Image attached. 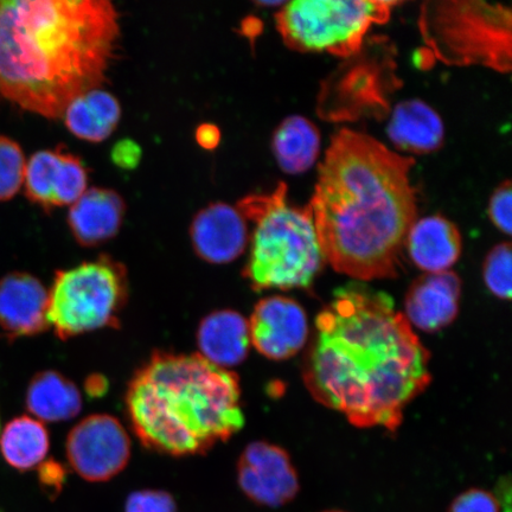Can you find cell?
<instances>
[{
    "label": "cell",
    "mask_w": 512,
    "mask_h": 512,
    "mask_svg": "<svg viewBox=\"0 0 512 512\" xmlns=\"http://www.w3.org/2000/svg\"><path fill=\"white\" fill-rule=\"evenodd\" d=\"M430 361L393 299L354 283L319 313L304 382L313 399L350 424L395 432L405 408L430 386Z\"/></svg>",
    "instance_id": "obj_1"
},
{
    "label": "cell",
    "mask_w": 512,
    "mask_h": 512,
    "mask_svg": "<svg viewBox=\"0 0 512 512\" xmlns=\"http://www.w3.org/2000/svg\"><path fill=\"white\" fill-rule=\"evenodd\" d=\"M411 156L343 128L319 166L309 204L319 246L338 273L358 281L399 274L407 235L418 220Z\"/></svg>",
    "instance_id": "obj_2"
},
{
    "label": "cell",
    "mask_w": 512,
    "mask_h": 512,
    "mask_svg": "<svg viewBox=\"0 0 512 512\" xmlns=\"http://www.w3.org/2000/svg\"><path fill=\"white\" fill-rule=\"evenodd\" d=\"M120 38L108 0H0V95L48 119L99 88Z\"/></svg>",
    "instance_id": "obj_3"
},
{
    "label": "cell",
    "mask_w": 512,
    "mask_h": 512,
    "mask_svg": "<svg viewBox=\"0 0 512 512\" xmlns=\"http://www.w3.org/2000/svg\"><path fill=\"white\" fill-rule=\"evenodd\" d=\"M125 407L140 444L170 457L206 454L245 426L239 376L198 354L152 352L128 382Z\"/></svg>",
    "instance_id": "obj_4"
},
{
    "label": "cell",
    "mask_w": 512,
    "mask_h": 512,
    "mask_svg": "<svg viewBox=\"0 0 512 512\" xmlns=\"http://www.w3.org/2000/svg\"><path fill=\"white\" fill-rule=\"evenodd\" d=\"M280 183L270 194L249 195L238 203L254 223L251 253L243 277L254 291L293 290L313 284L325 265L309 206H291Z\"/></svg>",
    "instance_id": "obj_5"
},
{
    "label": "cell",
    "mask_w": 512,
    "mask_h": 512,
    "mask_svg": "<svg viewBox=\"0 0 512 512\" xmlns=\"http://www.w3.org/2000/svg\"><path fill=\"white\" fill-rule=\"evenodd\" d=\"M419 28L435 59L448 66L512 67V14L502 4L433 0L421 6Z\"/></svg>",
    "instance_id": "obj_6"
},
{
    "label": "cell",
    "mask_w": 512,
    "mask_h": 512,
    "mask_svg": "<svg viewBox=\"0 0 512 512\" xmlns=\"http://www.w3.org/2000/svg\"><path fill=\"white\" fill-rule=\"evenodd\" d=\"M130 285L126 267L111 256L57 271L48 290V323L61 341L118 328Z\"/></svg>",
    "instance_id": "obj_7"
},
{
    "label": "cell",
    "mask_w": 512,
    "mask_h": 512,
    "mask_svg": "<svg viewBox=\"0 0 512 512\" xmlns=\"http://www.w3.org/2000/svg\"><path fill=\"white\" fill-rule=\"evenodd\" d=\"M398 2L294 0L275 23L288 48L302 53L348 57L357 53L374 25L386 23Z\"/></svg>",
    "instance_id": "obj_8"
},
{
    "label": "cell",
    "mask_w": 512,
    "mask_h": 512,
    "mask_svg": "<svg viewBox=\"0 0 512 512\" xmlns=\"http://www.w3.org/2000/svg\"><path fill=\"white\" fill-rule=\"evenodd\" d=\"M66 454L70 467L82 479L108 482L130 462V435L112 415H89L69 432Z\"/></svg>",
    "instance_id": "obj_9"
},
{
    "label": "cell",
    "mask_w": 512,
    "mask_h": 512,
    "mask_svg": "<svg viewBox=\"0 0 512 512\" xmlns=\"http://www.w3.org/2000/svg\"><path fill=\"white\" fill-rule=\"evenodd\" d=\"M238 482L243 494L267 508L291 503L300 488L290 454L267 441H255L243 450L238 462Z\"/></svg>",
    "instance_id": "obj_10"
},
{
    "label": "cell",
    "mask_w": 512,
    "mask_h": 512,
    "mask_svg": "<svg viewBox=\"0 0 512 512\" xmlns=\"http://www.w3.org/2000/svg\"><path fill=\"white\" fill-rule=\"evenodd\" d=\"M248 325L253 347L272 361H285L297 355L309 337L303 307L287 297L261 299Z\"/></svg>",
    "instance_id": "obj_11"
},
{
    "label": "cell",
    "mask_w": 512,
    "mask_h": 512,
    "mask_svg": "<svg viewBox=\"0 0 512 512\" xmlns=\"http://www.w3.org/2000/svg\"><path fill=\"white\" fill-rule=\"evenodd\" d=\"M87 184L85 165L72 153L40 151L25 168V195L46 210L73 206L87 191Z\"/></svg>",
    "instance_id": "obj_12"
},
{
    "label": "cell",
    "mask_w": 512,
    "mask_h": 512,
    "mask_svg": "<svg viewBox=\"0 0 512 512\" xmlns=\"http://www.w3.org/2000/svg\"><path fill=\"white\" fill-rule=\"evenodd\" d=\"M49 294L42 281L24 272L0 278V330L8 341L35 337L50 329Z\"/></svg>",
    "instance_id": "obj_13"
},
{
    "label": "cell",
    "mask_w": 512,
    "mask_h": 512,
    "mask_svg": "<svg viewBox=\"0 0 512 512\" xmlns=\"http://www.w3.org/2000/svg\"><path fill=\"white\" fill-rule=\"evenodd\" d=\"M192 247L211 265H227L245 253L248 222L238 208L216 202L198 211L190 226Z\"/></svg>",
    "instance_id": "obj_14"
},
{
    "label": "cell",
    "mask_w": 512,
    "mask_h": 512,
    "mask_svg": "<svg viewBox=\"0 0 512 512\" xmlns=\"http://www.w3.org/2000/svg\"><path fill=\"white\" fill-rule=\"evenodd\" d=\"M460 296L462 281L456 273L422 275L409 287L405 317L422 331L437 332L457 318Z\"/></svg>",
    "instance_id": "obj_15"
},
{
    "label": "cell",
    "mask_w": 512,
    "mask_h": 512,
    "mask_svg": "<svg viewBox=\"0 0 512 512\" xmlns=\"http://www.w3.org/2000/svg\"><path fill=\"white\" fill-rule=\"evenodd\" d=\"M463 239L458 227L444 216L416 220L409 230L405 251L426 274L450 272L462 255Z\"/></svg>",
    "instance_id": "obj_16"
},
{
    "label": "cell",
    "mask_w": 512,
    "mask_h": 512,
    "mask_svg": "<svg viewBox=\"0 0 512 512\" xmlns=\"http://www.w3.org/2000/svg\"><path fill=\"white\" fill-rule=\"evenodd\" d=\"M125 210V202L118 192L92 188L70 208L68 226L82 247L100 246L118 235Z\"/></svg>",
    "instance_id": "obj_17"
},
{
    "label": "cell",
    "mask_w": 512,
    "mask_h": 512,
    "mask_svg": "<svg viewBox=\"0 0 512 512\" xmlns=\"http://www.w3.org/2000/svg\"><path fill=\"white\" fill-rule=\"evenodd\" d=\"M196 339L198 355L227 370L245 362L252 345L248 320L233 310L209 313L198 325Z\"/></svg>",
    "instance_id": "obj_18"
},
{
    "label": "cell",
    "mask_w": 512,
    "mask_h": 512,
    "mask_svg": "<svg viewBox=\"0 0 512 512\" xmlns=\"http://www.w3.org/2000/svg\"><path fill=\"white\" fill-rule=\"evenodd\" d=\"M388 136L401 155H428L444 144L445 127L430 105L421 100H407L395 107Z\"/></svg>",
    "instance_id": "obj_19"
},
{
    "label": "cell",
    "mask_w": 512,
    "mask_h": 512,
    "mask_svg": "<svg viewBox=\"0 0 512 512\" xmlns=\"http://www.w3.org/2000/svg\"><path fill=\"white\" fill-rule=\"evenodd\" d=\"M25 405L38 421H68L80 414L82 396L75 383L59 371L44 370L29 382Z\"/></svg>",
    "instance_id": "obj_20"
},
{
    "label": "cell",
    "mask_w": 512,
    "mask_h": 512,
    "mask_svg": "<svg viewBox=\"0 0 512 512\" xmlns=\"http://www.w3.org/2000/svg\"><path fill=\"white\" fill-rule=\"evenodd\" d=\"M63 117L75 137L89 143H101L117 128L121 108L115 96L96 88L70 102Z\"/></svg>",
    "instance_id": "obj_21"
},
{
    "label": "cell",
    "mask_w": 512,
    "mask_h": 512,
    "mask_svg": "<svg viewBox=\"0 0 512 512\" xmlns=\"http://www.w3.org/2000/svg\"><path fill=\"white\" fill-rule=\"evenodd\" d=\"M272 147L275 159L284 172L299 175L309 171L320 152V134L310 120L292 115L274 132Z\"/></svg>",
    "instance_id": "obj_22"
},
{
    "label": "cell",
    "mask_w": 512,
    "mask_h": 512,
    "mask_svg": "<svg viewBox=\"0 0 512 512\" xmlns=\"http://www.w3.org/2000/svg\"><path fill=\"white\" fill-rule=\"evenodd\" d=\"M50 450V435L43 422L30 415L12 419L0 433V452L8 465L27 472L40 466Z\"/></svg>",
    "instance_id": "obj_23"
},
{
    "label": "cell",
    "mask_w": 512,
    "mask_h": 512,
    "mask_svg": "<svg viewBox=\"0 0 512 512\" xmlns=\"http://www.w3.org/2000/svg\"><path fill=\"white\" fill-rule=\"evenodd\" d=\"M25 157L15 140L0 136V202L11 200L24 184Z\"/></svg>",
    "instance_id": "obj_24"
},
{
    "label": "cell",
    "mask_w": 512,
    "mask_h": 512,
    "mask_svg": "<svg viewBox=\"0 0 512 512\" xmlns=\"http://www.w3.org/2000/svg\"><path fill=\"white\" fill-rule=\"evenodd\" d=\"M511 259V245L504 242L492 248L484 261L485 285L499 299L511 298Z\"/></svg>",
    "instance_id": "obj_25"
},
{
    "label": "cell",
    "mask_w": 512,
    "mask_h": 512,
    "mask_svg": "<svg viewBox=\"0 0 512 512\" xmlns=\"http://www.w3.org/2000/svg\"><path fill=\"white\" fill-rule=\"evenodd\" d=\"M175 498L163 490H140L128 496L125 512H176Z\"/></svg>",
    "instance_id": "obj_26"
},
{
    "label": "cell",
    "mask_w": 512,
    "mask_h": 512,
    "mask_svg": "<svg viewBox=\"0 0 512 512\" xmlns=\"http://www.w3.org/2000/svg\"><path fill=\"white\" fill-rule=\"evenodd\" d=\"M489 217L495 227L508 236L512 228V187L507 181L499 185L489 202Z\"/></svg>",
    "instance_id": "obj_27"
},
{
    "label": "cell",
    "mask_w": 512,
    "mask_h": 512,
    "mask_svg": "<svg viewBox=\"0 0 512 512\" xmlns=\"http://www.w3.org/2000/svg\"><path fill=\"white\" fill-rule=\"evenodd\" d=\"M448 512H499V501L489 491L471 489L454 499Z\"/></svg>",
    "instance_id": "obj_28"
},
{
    "label": "cell",
    "mask_w": 512,
    "mask_h": 512,
    "mask_svg": "<svg viewBox=\"0 0 512 512\" xmlns=\"http://www.w3.org/2000/svg\"><path fill=\"white\" fill-rule=\"evenodd\" d=\"M38 469V483L41 489L51 501L57 498L62 492L63 485L67 480V469L61 463L55 460H44V462L37 467Z\"/></svg>",
    "instance_id": "obj_29"
},
{
    "label": "cell",
    "mask_w": 512,
    "mask_h": 512,
    "mask_svg": "<svg viewBox=\"0 0 512 512\" xmlns=\"http://www.w3.org/2000/svg\"><path fill=\"white\" fill-rule=\"evenodd\" d=\"M140 157H142L140 147L131 140H121L114 146L112 153L113 162L123 169L136 168Z\"/></svg>",
    "instance_id": "obj_30"
},
{
    "label": "cell",
    "mask_w": 512,
    "mask_h": 512,
    "mask_svg": "<svg viewBox=\"0 0 512 512\" xmlns=\"http://www.w3.org/2000/svg\"><path fill=\"white\" fill-rule=\"evenodd\" d=\"M196 140L203 149L214 150L220 144V130L215 125L204 124L197 128Z\"/></svg>",
    "instance_id": "obj_31"
},
{
    "label": "cell",
    "mask_w": 512,
    "mask_h": 512,
    "mask_svg": "<svg viewBox=\"0 0 512 512\" xmlns=\"http://www.w3.org/2000/svg\"><path fill=\"white\" fill-rule=\"evenodd\" d=\"M108 389V381L104 376L92 375L86 381V392L91 398H101Z\"/></svg>",
    "instance_id": "obj_32"
},
{
    "label": "cell",
    "mask_w": 512,
    "mask_h": 512,
    "mask_svg": "<svg viewBox=\"0 0 512 512\" xmlns=\"http://www.w3.org/2000/svg\"><path fill=\"white\" fill-rule=\"evenodd\" d=\"M324 512H344V511L330 510V511H324Z\"/></svg>",
    "instance_id": "obj_33"
}]
</instances>
